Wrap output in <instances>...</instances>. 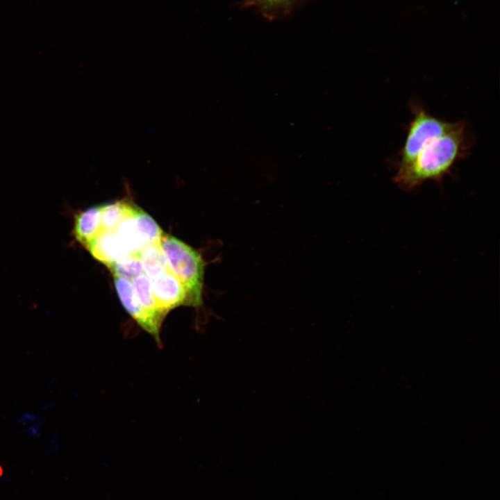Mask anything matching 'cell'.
I'll return each mask as SVG.
<instances>
[{"label":"cell","mask_w":500,"mask_h":500,"mask_svg":"<svg viewBox=\"0 0 500 500\" xmlns=\"http://www.w3.org/2000/svg\"><path fill=\"white\" fill-rule=\"evenodd\" d=\"M302 0H243L242 6L254 8L265 18L272 20L288 15Z\"/></svg>","instance_id":"obj_10"},{"label":"cell","mask_w":500,"mask_h":500,"mask_svg":"<svg viewBox=\"0 0 500 500\" xmlns=\"http://www.w3.org/2000/svg\"><path fill=\"white\" fill-rule=\"evenodd\" d=\"M131 281L141 306L155 325L160 329L166 315L156 299L149 277L142 273Z\"/></svg>","instance_id":"obj_7"},{"label":"cell","mask_w":500,"mask_h":500,"mask_svg":"<svg viewBox=\"0 0 500 500\" xmlns=\"http://www.w3.org/2000/svg\"><path fill=\"white\" fill-rule=\"evenodd\" d=\"M469 147L465 123L429 142L412 162L397 169L394 181L405 191H412L426 181L440 182Z\"/></svg>","instance_id":"obj_1"},{"label":"cell","mask_w":500,"mask_h":500,"mask_svg":"<svg viewBox=\"0 0 500 500\" xmlns=\"http://www.w3.org/2000/svg\"><path fill=\"white\" fill-rule=\"evenodd\" d=\"M161 247L169 267L185 288V306L197 307L202 302L205 262L201 254L176 238L163 233Z\"/></svg>","instance_id":"obj_2"},{"label":"cell","mask_w":500,"mask_h":500,"mask_svg":"<svg viewBox=\"0 0 500 500\" xmlns=\"http://www.w3.org/2000/svg\"><path fill=\"white\" fill-rule=\"evenodd\" d=\"M150 281L156 299L166 315L172 309L185 306V288L171 269Z\"/></svg>","instance_id":"obj_5"},{"label":"cell","mask_w":500,"mask_h":500,"mask_svg":"<svg viewBox=\"0 0 500 500\" xmlns=\"http://www.w3.org/2000/svg\"><path fill=\"white\" fill-rule=\"evenodd\" d=\"M103 231L100 206H92L75 218L74 235L85 247Z\"/></svg>","instance_id":"obj_8"},{"label":"cell","mask_w":500,"mask_h":500,"mask_svg":"<svg viewBox=\"0 0 500 500\" xmlns=\"http://www.w3.org/2000/svg\"><path fill=\"white\" fill-rule=\"evenodd\" d=\"M410 108L413 117L399 151L397 169L409 164L429 142L453 130L460 123L439 119L416 103H412Z\"/></svg>","instance_id":"obj_3"},{"label":"cell","mask_w":500,"mask_h":500,"mask_svg":"<svg viewBox=\"0 0 500 500\" xmlns=\"http://www.w3.org/2000/svg\"><path fill=\"white\" fill-rule=\"evenodd\" d=\"M113 276L115 289L124 308L135 321L160 344V329L155 325L141 306L132 281L119 276Z\"/></svg>","instance_id":"obj_4"},{"label":"cell","mask_w":500,"mask_h":500,"mask_svg":"<svg viewBox=\"0 0 500 500\" xmlns=\"http://www.w3.org/2000/svg\"><path fill=\"white\" fill-rule=\"evenodd\" d=\"M86 248L95 259L108 267L129 253L114 231H102Z\"/></svg>","instance_id":"obj_6"},{"label":"cell","mask_w":500,"mask_h":500,"mask_svg":"<svg viewBox=\"0 0 500 500\" xmlns=\"http://www.w3.org/2000/svg\"><path fill=\"white\" fill-rule=\"evenodd\" d=\"M138 253L144 273L149 278H155L171 269L160 242L147 244Z\"/></svg>","instance_id":"obj_9"},{"label":"cell","mask_w":500,"mask_h":500,"mask_svg":"<svg viewBox=\"0 0 500 500\" xmlns=\"http://www.w3.org/2000/svg\"><path fill=\"white\" fill-rule=\"evenodd\" d=\"M133 208V204L124 201L101 206L103 231L115 232L119 224L131 213Z\"/></svg>","instance_id":"obj_12"},{"label":"cell","mask_w":500,"mask_h":500,"mask_svg":"<svg viewBox=\"0 0 500 500\" xmlns=\"http://www.w3.org/2000/svg\"><path fill=\"white\" fill-rule=\"evenodd\" d=\"M133 206L131 213L128 215L115 230V234L122 244L131 253H139L147 243L140 235L133 217Z\"/></svg>","instance_id":"obj_11"},{"label":"cell","mask_w":500,"mask_h":500,"mask_svg":"<svg viewBox=\"0 0 500 500\" xmlns=\"http://www.w3.org/2000/svg\"><path fill=\"white\" fill-rule=\"evenodd\" d=\"M133 217L138 231L147 244L160 242L163 232L151 216L135 206Z\"/></svg>","instance_id":"obj_13"},{"label":"cell","mask_w":500,"mask_h":500,"mask_svg":"<svg viewBox=\"0 0 500 500\" xmlns=\"http://www.w3.org/2000/svg\"><path fill=\"white\" fill-rule=\"evenodd\" d=\"M108 268L113 275L132 281L144 273L140 258L137 253H131L111 264Z\"/></svg>","instance_id":"obj_14"}]
</instances>
